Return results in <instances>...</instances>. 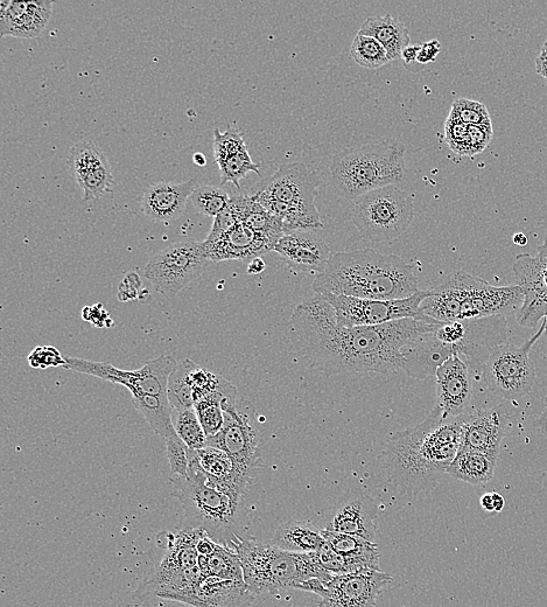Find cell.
<instances>
[{
	"label": "cell",
	"mask_w": 547,
	"mask_h": 607,
	"mask_svg": "<svg viewBox=\"0 0 547 607\" xmlns=\"http://www.w3.org/2000/svg\"><path fill=\"white\" fill-rule=\"evenodd\" d=\"M103 151L93 143L82 142L76 144L68 157V166L73 177L77 180L91 170L108 164Z\"/></svg>",
	"instance_id": "34"
},
{
	"label": "cell",
	"mask_w": 547,
	"mask_h": 607,
	"mask_svg": "<svg viewBox=\"0 0 547 607\" xmlns=\"http://www.w3.org/2000/svg\"><path fill=\"white\" fill-rule=\"evenodd\" d=\"M196 187L198 184L194 179L185 183L160 181L147 186L140 200V211L154 221L177 220L185 212L187 200L192 197Z\"/></svg>",
	"instance_id": "23"
},
{
	"label": "cell",
	"mask_w": 547,
	"mask_h": 607,
	"mask_svg": "<svg viewBox=\"0 0 547 607\" xmlns=\"http://www.w3.org/2000/svg\"><path fill=\"white\" fill-rule=\"evenodd\" d=\"M209 575L233 581H244L240 558L233 548L217 543L215 551L208 557Z\"/></svg>",
	"instance_id": "35"
},
{
	"label": "cell",
	"mask_w": 547,
	"mask_h": 607,
	"mask_svg": "<svg viewBox=\"0 0 547 607\" xmlns=\"http://www.w3.org/2000/svg\"><path fill=\"white\" fill-rule=\"evenodd\" d=\"M290 324L305 341L304 352L311 366L327 375H339L403 371V348L440 323L431 318L404 319L347 329L336 323L333 306L317 293L297 306Z\"/></svg>",
	"instance_id": "1"
},
{
	"label": "cell",
	"mask_w": 547,
	"mask_h": 607,
	"mask_svg": "<svg viewBox=\"0 0 547 607\" xmlns=\"http://www.w3.org/2000/svg\"><path fill=\"white\" fill-rule=\"evenodd\" d=\"M496 462L486 455L473 451H459L448 467V476L474 486H483L494 478Z\"/></svg>",
	"instance_id": "30"
},
{
	"label": "cell",
	"mask_w": 547,
	"mask_h": 607,
	"mask_svg": "<svg viewBox=\"0 0 547 607\" xmlns=\"http://www.w3.org/2000/svg\"><path fill=\"white\" fill-rule=\"evenodd\" d=\"M434 330L423 334L403 348L402 354L405 360L403 371L412 378L425 380L436 376L438 368L457 355L452 347L438 340Z\"/></svg>",
	"instance_id": "25"
},
{
	"label": "cell",
	"mask_w": 547,
	"mask_h": 607,
	"mask_svg": "<svg viewBox=\"0 0 547 607\" xmlns=\"http://www.w3.org/2000/svg\"><path fill=\"white\" fill-rule=\"evenodd\" d=\"M350 55L357 65L367 69H378L390 62L388 52L381 43L371 37L361 36L357 33Z\"/></svg>",
	"instance_id": "33"
},
{
	"label": "cell",
	"mask_w": 547,
	"mask_h": 607,
	"mask_svg": "<svg viewBox=\"0 0 547 607\" xmlns=\"http://www.w3.org/2000/svg\"><path fill=\"white\" fill-rule=\"evenodd\" d=\"M536 425L539 428V430L542 431V434L547 439V396H546L545 408L543 410L542 415L538 417Z\"/></svg>",
	"instance_id": "54"
},
{
	"label": "cell",
	"mask_w": 547,
	"mask_h": 607,
	"mask_svg": "<svg viewBox=\"0 0 547 607\" xmlns=\"http://www.w3.org/2000/svg\"><path fill=\"white\" fill-rule=\"evenodd\" d=\"M207 446L227 453L233 463V493L242 502L261 470L263 458L257 430L238 409L226 413V425L219 435L208 438Z\"/></svg>",
	"instance_id": "10"
},
{
	"label": "cell",
	"mask_w": 547,
	"mask_h": 607,
	"mask_svg": "<svg viewBox=\"0 0 547 607\" xmlns=\"http://www.w3.org/2000/svg\"><path fill=\"white\" fill-rule=\"evenodd\" d=\"M189 469L187 477L171 476L174 495L177 497L186 516L202 528L210 539L231 548L243 521L241 502L230 498L228 494L217 490L208 483L202 471L198 451L188 449Z\"/></svg>",
	"instance_id": "7"
},
{
	"label": "cell",
	"mask_w": 547,
	"mask_h": 607,
	"mask_svg": "<svg viewBox=\"0 0 547 607\" xmlns=\"http://www.w3.org/2000/svg\"><path fill=\"white\" fill-rule=\"evenodd\" d=\"M546 325L547 320L543 319L539 331L522 346L502 344L489 352L480 369L490 392L506 401L521 400L531 392L536 371L529 354L536 341L544 336Z\"/></svg>",
	"instance_id": "9"
},
{
	"label": "cell",
	"mask_w": 547,
	"mask_h": 607,
	"mask_svg": "<svg viewBox=\"0 0 547 607\" xmlns=\"http://www.w3.org/2000/svg\"><path fill=\"white\" fill-rule=\"evenodd\" d=\"M405 146L397 139L343 150L333 157L331 184L341 197L356 200L405 179Z\"/></svg>",
	"instance_id": "6"
},
{
	"label": "cell",
	"mask_w": 547,
	"mask_h": 607,
	"mask_svg": "<svg viewBox=\"0 0 547 607\" xmlns=\"http://www.w3.org/2000/svg\"><path fill=\"white\" fill-rule=\"evenodd\" d=\"M257 597L245 581L209 576L192 599L194 607H249Z\"/></svg>",
	"instance_id": "26"
},
{
	"label": "cell",
	"mask_w": 547,
	"mask_h": 607,
	"mask_svg": "<svg viewBox=\"0 0 547 607\" xmlns=\"http://www.w3.org/2000/svg\"><path fill=\"white\" fill-rule=\"evenodd\" d=\"M265 268H266V264L262 260V257H257V258H255V260L250 261V263L248 265V274L249 275L262 274V272L265 270Z\"/></svg>",
	"instance_id": "50"
},
{
	"label": "cell",
	"mask_w": 547,
	"mask_h": 607,
	"mask_svg": "<svg viewBox=\"0 0 547 607\" xmlns=\"http://www.w3.org/2000/svg\"><path fill=\"white\" fill-rule=\"evenodd\" d=\"M193 160H194V163L199 166H205L207 164L206 157L203 156L202 153H200V152L195 153V155L193 156Z\"/></svg>",
	"instance_id": "57"
},
{
	"label": "cell",
	"mask_w": 547,
	"mask_h": 607,
	"mask_svg": "<svg viewBox=\"0 0 547 607\" xmlns=\"http://www.w3.org/2000/svg\"><path fill=\"white\" fill-rule=\"evenodd\" d=\"M196 451H198L201 469L205 472L208 483L237 501L233 493L234 467L227 453L212 448V446Z\"/></svg>",
	"instance_id": "32"
},
{
	"label": "cell",
	"mask_w": 547,
	"mask_h": 607,
	"mask_svg": "<svg viewBox=\"0 0 547 607\" xmlns=\"http://www.w3.org/2000/svg\"><path fill=\"white\" fill-rule=\"evenodd\" d=\"M217 543L210 539L208 534H205L201 537L198 544H196V550H198L199 556H207L209 557L215 551Z\"/></svg>",
	"instance_id": "49"
},
{
	"label": "cell",
	"mask_w": 547,
	"mask_h": 607,
	"mask_svg": "<svg viewBox=\"0 0 547 607\" xmlns=\"http://www.w3.org/2000/svg\"><path fill=\"white\" fill-rule=\"evenodd\" d=\"M376 501L360 491L350 492L329 509L320 529L328 532L360 536L370 542L377 540Z\"/></svg>",
	"instance_id": "18"
},
{
	"label": "cell",
	"mask_w": 547,
	"mask_h": 607,
	"mask_svg": "<svg viewBox=\"0 0 547 607\" xmlns=\"http://www.w3.org/2000/svg\"><path fill=\"white\" fill-rule=\"evenodd\" d=\"M231 548L240 558L245 583L257 598L296 590L312 578L326 582L334 576L321 567L315 553H291L251 536L237 537Z\"/></svg>",
	"instance_id": "5"
},
{
	"label": "cell",
	"mask_w": 547,
	"mask_h": 607,
	"mask_svg": "<svg viewBox=\"0 0 547 607\" xmlns=\"http://www.w3.org/2000/svg\"><path fill=\"white\" fill-rule=\"evenodd\" d=\"M319 295V293H318ZM429 291L419 290L415 295L397 300H373L322 293L333 306L336 323L341 327L378 326L404 319L425 320L420 309Z\"/></svg>",
	"instance_id": "12"
},
{
	"label": "cell",
	"mask_w": 547,
	"mask_h": 607,
	"mask_svg": "<svg viewBox=\"0 0 547 607\" xmlns=\"http://www.w3.org/2000/svg\"><path fill=\"white\" fill-rule=\"evenodd\" d=\"M132 403L157 435L165 439L177 435L172 421L173 407L168 394L132 397Z\"/></svg>",
	"instance_id": "31"
},
{
	"label": "cell",
	"mask_w": 547,
	"mask_h": 607,
	"mask_svg": "<svg viewBox=\"0 0 547 607\" xmlns=\"http://www.w3.org/2000/svg\"><path fill=\"white\" fill-rule=\"evenodd\" d=\"M175 431L188 449L201 450L207 448L208 437L196 415L195 409L178 411Z\"/></svg>",
	"instance_id": "36"
},
{
	"label": "cell",
	"mask_w": 547,
	"mask_h": 607,
	"mask_svg": "<svg viewBox=\"0 0 547 607\" xmlns=\"http://www.w3.org/2000/svg\"><path fill=\"white\" fill-rule=\"evenodd\" d=\"M469 125L448 115L445 124V139L450 149L459 156L473 157Z\"/></svg>",
	"instance_id": "41"
},
{
	"label": "cell",
	"mask_w": 547,
	"mask_h": 607,
	"mask_svg": "<svg viewBox=\"0 0 547 607\" xmlns=\"http://www.w3.org/2000/svg\"><path fill=\"white\" fill-rule=\"evenodd\" d=\"M415 218L410 194L395 185L380 188L355 200L353 221L363 239L390 242L408 232Z\"/></svg>",
	"instance_id": "8"
},
{
	"label": "cell",
	"mask_w": 547,
	"mask_h": 607,
	"mask_svg": "<svg viewBox=\"0 0 547 607\" xmlns=\"http://www.w3.org/2000/svg\"><path fill=\"white\" fill-rule=\"evenodd\" d=\"M513 269L517 285L521 286L524 295L523 305L516 312L517 323L535 329L542 319L547 320V230L537 256L518 255Z\"/></svg>",
	"instance_id": "15"
},
{
	"label": "cell",
	"mask_w": 547,
	"mask_h": 607,
	"mask_svg": "<svg viewBox=\"0 0 547 607\" xmlns=\"http://www.w3.org/2000/svg\"><path fill=\"white\" fill-rule=\"evenodd\" d=\"M536 71L543 76L547 85V55L538 54L536 59Z\"/></svg>",
	"instance_id": "52"
},
{
	"label": "cell",
	"mask_w": 547,
	"mask_h": 607,
	"mask_svg": "<svg viewBox=\"0 0 547 607\" xmlns=\"http://www.w3.org/2000/svg\"><path fill=\"white\" fill-rule=\"evenodd\" d=\"M429 291L420 309L439 323L506 317L524 302L520 285L494 286L465 271H455Z\"/></svg>",
	"instance_id": "4"
},
{
	"label": "cell",
	"mask_w": 547,
	"mask_h": 607,
	"mask_svg": "<svg viewBox=\"0 0 547 607\" xmlns=\"http://www.w3.org/2000/svg\"><path fill=\"white\" fill-rule=\"evenodd\" d=\"M450 116L457 118V120L469 125V127L471 125H493L487 107L478 101L468 99L455 100L452 103Z\"/></svg>",
	"instance_id": "40"
},
{
	"label": "cell",
	"mask_w": 547,
	"mask_h": 607,
	"mask_svg": "<svg viewBox=\"0 0 547 607\" xmlns=\"http://www.w3.org/2000/svg\"><path fill=\"white\" fill-rule=\"evenodd\" d=\"M437 407L452 418L468 413L473 399V379L467 362L459 355L447 360L436 373Z\"/></svg>",
	"instance_id": "19"
},
{
	"label": "cell",
	"mask_w": 547,
	"mask_h": 607,
	"mask_svg": "<svg viewBox=\"0 0 547 607\" xmlns=\"http://www.w3.org/2000/svg\"><path fill=\"white\" fill-rule=\"evenodd\" d=\"M509 423L510 413L504 403L489 409L468 411L462 415L459 451L479 452L497 463Z\"/></svg>",
	"instance_id": "17"
},
{
	"label": "cell",
	"mask_w": 547,
	"mask_h": 607,
	"mask_svg": "<svg viewBox=\"0 0 547 607\" xmlns=\"http://www.w3.org/2000/svg\"><path fill=\"white\" fill-rule=\"evenodd\" d=\"M473 157L485 151L493 139V125H471L468 128Z\"/></svg>",
	"instance_id": "46"
},
{
	"label": "cell",
	"mask_w": 547,
	"mask_h": 607,
	"mask_svg": "<svg viewBox=\"0 0 547 607\" xmlns=\"http://www.w3.org/2000/svg\"><path fill=\"white\" fill-rule=\"evenodd\" d=\"M67 369L86 375L95 376L130 390L132 397L142 395L168 394V381L178 367V362L171 355H161L147 361L137 371H123L109 362H95L74 357H66Z\"/></svg>",
	"instance_id": "14"
},
{
	"label": "cell",
	"mask_w": 547,
	"mask_h": 607,
	"mask_svg": "<svg viewBox=\"0 0 547 607\" xmlns=\"http://www.w3.org/2000/svg\"><path fill=\"white\" fill-rule=\"evenodd\" d=\"M320 184L318 174L305 164L289 163L280 166L270 178L257 184L251 195H265L301 211L318 212L315 199Z\"/></svg>",
	"instance_id": "16"
},
{
	"label": "cell",
	"mask_w": 547,
	"mask_h": 607,
	"mask_svg": "<svg viewBox=\"0 0 547 607\" xmlns=\"http://www.w3.org/2000/svg\"><path fill=\"white\" fill-rule=\"evenodd\" d=\"M214 158L220 167L222 185L233 183L240 187V181L250 172L261 176L259 165L252 160L242 132L230 124L224 132L214 130Z\"/></svg>",
	"instance_id": "22"
},
{
	"label": "cell",
	"mask_w": 547,
	"mask_h": 607,
	"mask_svg": "<svg viewBox=\"0 0 547 607\" xmlns=\"http://www.w3.org/2000/svg\"><path fill=\"white\" fill-rule=\"evenodd\" d=\"M462 416H446L439 407L429 417L392 437L382 452L389 479L403 493L431 491L458 456Z\"/></svg>",
	"instance_id": "2"
},
{
	"label": "cell",
	"mask_w": 547,
	"mask_h": 607,
	"mask_svg": "<svg viewBox=\"0 0 547 607\" xmlns=\"http://www.w3.org/2000/svg\"><path fill=\"white\" fill-rule=\"evenodd\" d=\"M514 243L518 247H525L528 244V237L523 233H516L514 235Z\"/></svg>",
	"instance_id": "56"
},
{
	"label": "cell",
	"mask_w": 547,
	"mask_h": 607,
	"mask_svg": "<svg viewBox=\"0 0 547 607\" xmlns=\"http://www.w3.org/2000/svg\"><path fill=\"white\" fill-rule=\"evenodd\" d=\"M238 223H241L240 218H238L234 207L229 202V206L219 215L215 216L212 230H210L206 241H203V243L212 244L219 241L223 235L230 232Z\"/></svg>",
	"instance_id": "45"
},
{
	"label": "cell",
	"mask_w": 547,
	"mask_h": 607,
	"mask_svg": "<svg viewBox=\"0 0 547 607\" xmlns=\"http://www.w3.org/2000/svg\"><path fill=\"white\" fill-rule=\"evenodd\" d=\"M276 253L293 270L304 274H322L331 260V249L315 232H292L280 239Z\"/></svg>",
	"instance_id": "20"
},
{
	"label": "cell",
	"mask_w": 547,
	"mask_h": 607,
	"mask_svg": "<svg viewBox=\"0 0 547 607\" xmlns=\"http://www.w3.org/2000/svg\"><path fill=\"white\" fill-rule=\"evenodd\" d=\"M321 534L336 553L346 558L354 572L381 570L377 543L360 536L332 533L324 529H321Z\"/></svg>",
	"instance_id": "27"
},
{
	"label": "cell",
	"mask_w": 547,
	"mask_h": 607,
	"mask_svg": "<svg viewBox=\"0 0 547 607\" xmlns=\"http://www.w3.org/2000/svg\"><path fill=\"white\" fill-rule=\"evenodd\" d=\"M28 364L32 368L46 369L49 367L67 368V360L53 346H40L28 355Z\"/></svg>",
	"instance_id": "44"
},
{
	"label": "cell",
	"mask_w": 547,
	"mask_h": 607,
	"mask_svg": "<svg viewBox=\"0 0 547 607\" xmlns=\"http://www.w3.org/2000/svg\"><path fill=\"white\" fill-rule=\"evenodd\" d=\"M140 288H142V281L137 272H129L119 284L118 288V299L121 302H130L140 297Z\"/></svg>",
	"instance_id": "47"
},
{
	"label": "cell",
	"mask_w": 547,
	"mask_h": 607,
	"mask_svg": "<svg viewBox=\"0 0 547 607\" xmlns=\"http://www.w3.org/2000/svg\"><path fill=\"white\" fill-rule=\"evenodd\" d=\"M76 181L82 188L84 201L100 199L105 193L111 192L114 186V176L109 163L96 167Z\"/></svg>",
	"instance_id": "38"
},
{
	"label": "cell",
	"mask_w": 547,
	"mask_h": 607,
	"mask_svg": "<svg viewBox=\"0 0 547 607\" xmlns=\"http://www.w3.org/2000/svg\"><path fill=\"white\" fill-rule=\"evenodd\" d=\"M394 578L382 570H366L355 574L333 576L329 581L312 578L298 584L296 590L318 595L319 607H376L378 597Z\"/></svg>",
	"instance_id": "13"
},
{
	"label": "cell",
	"mask_w": 547,
	"mask_h": 607,
	"mask_svg": "<svg viewBox=\"0 0 547 607\" xmlns=\"http://www.w3.org/2000/svg\"><path fill=\"white\" fill-rule=\"evenodd\" d=\"M168 463L171 467V476L187 477L189 458L187 445L178 435L165 439Z\"/></svg>",
	"instance_id": "42"
},
{
	"label": "cell",
	"mask_w": 547,
	"mask_h": 607,
	"mask_svg": "<svg viewBox=\"0 0 547 607\" xmlns=\"http://www.w3.org/2000/svg\"><path fill=\"white\" fill-rule=\"evenodd\" d=\"M480 502H481L482 508L485 509L486 512L495 513L494 500H493L492 493H487V494L483 495Z\"/></svg>",
	"instance_id": "53"
},
{
	"label": "cell",
	"mask_w": 547,
	"mask_h": 607,
	"mask_svg": "<svg viewBox=\"0 0 547 607\" xmlns=\"http://www.w3.org/2000/svg\"><path fill=\"white\" fill-rule=\"evenodd\" d=\"M53 2L0 0V36L33 39L40 36L51 19Z\"/></svg>",
	"instance_id": "21"
},
{
	"label": "cell",
	"mask_w": 547,
	"mask_h": 607,
	"mask_svg": "<svg viewBox=\"0 0 547 607\" xmlns=\"http://www.w3.org/2000/svg\"><path fill=\"white\" fill-rule=\"evenodd\" d=\"M313 290L361 299L397 300L419 291L411 265L395 255L373 249L336 253L327 269L315 278Z\"/></svg>",
	"instance_id": "3"
},
{
	"label": "cell",
	"mask_w": 547,
	"mask_h": 607,
	"mask_svg": "<svg viewBox=\"0 0 547 607\" xmlns=\"http://www.w3.org/2000/svg\"><path fill=\"white\" fill-rule=\"evenodd\" d=\"M210 262L252 261L270 253L276 243L251 228L238 223L236 227L223 235L219 241L205 244Z\"/></svg>",
	"instance_id": "24"
},
{
	"label": "cell",
	"mask_w": 547,
	"mask_h": 607,
	"mask_svg": "<svg viewBox=\"0 0 547 607\" xmlns=\"http://www.w3.org/2000/svg\"><path fill=\"white\" fill-rule=\"evenodd\" d=\"M209 262L203 242L181 240L154 255L144 268V277L154 290L172 298L199 278Z\"/></svg>",
	"instance_id": "11"
},
{
	"label": "cell",
	"mask_w": 547,
	"mask_h": 607,
	"mask_svg": "<svg viewBox=\"0 0 547 607\" xmlns=\"http://www.w3.org/2000/svg\"><path fill=\"white\" fill-rule=\"evenodd\" d=\"M440 51L441 45L438 40L429 41V43L420 46L417 62L420 65L431 64V62L436 61Z\"/></svg>",
	"instance_id": "48"
},
{
	"label": "cell",
	"mask_w": 547,
	"mask_h": 607,
	"mask_svg": "<svg viewBox=\"0 0 547 607\" xmlns=\"http://www.w3.org/2000/svg\"><path fill=\"white\" fill-rule=\"evenodd\" d=\"M230 195L215 186H198L192 194L193 206L202 215L215 218L229 206Z\"/></svg>",
	"instance_id": "37"
},
{
	"label": "cell",
	"mask_w": 547,
	"mask_h": 607,
	"mask_svg": "<svg viewBox=\"0 0 547 607\" xmlns=\"http://www.w3.org/2000/svg\"><path fill=\"white\" fill-rule=\"evenodd\" d=\"M419 51L420 46L406 47L402 53V59L405 61V64L409 65L410 62L417 61Z\"/></svg>",
	"instance_id": "51"
},
{
	"label": "cell",
	"mask_w": 547,
	"mask_h": 607,
	"mask_svg": "<svg viewBox=\"0 0 547 607\" xmlns=\"http://www.w3.org/2000/svg\"><path fill=\"white\" fill-rule=\"evenodd\" d=\"M492 495L494 500L495 513H501L503 511L504 505H506V501H504V498L500 493L494 492L492 493Z\"/></svg>",
	"instance_id": "55"
},
{
	"label": "cell",
	"mask_w": 547,
	"mask_h": 607,
	"mask_svg": "<svg viewBox=\"0 0 547 607\" xmlns=\"http://www.w3.org/2000/svg\"><path fill=\"white\" fill-rule=\"evenodd\" d=\"M270 543L291 553L311 554L318 553L326 541L321 529L312 523L289 520L277 528Z\"/></svg>",
	"instance_id": "29"
},
{
	"label": "cell",
	"mask_w": 547,
	"mask_h": 607,
	"mask_svg": "<svg viewBox=\"0 0 547 607\" xmlns=\"http://www.w3.org/2000/svg\"><path fill=\"white\" fill-rule=\"evenodd\" d=\"M539 54L547 55V39L545 40V43L542 46V50H541V52H539Z\"/></svg>",
	"instance_id": "58"
},
{
	"label": "cell",
	"mask_w": 547,
	"mask_h": 607,
	"mask_svg": "<svg viewBox=\"0 0 547 607\" xmlns=\"http://www.w3.org/2000/svg\"><path fill=\"white\" fill-rule=\"evenodd\" d=\"M361 36L371 37L381 43L390 61L402 59V53L410 45L408 26L390 15L367 18L359 31Z\"/></svg>",
	"instance_id": "28"
},
{
	"label": "cell",
	"mask_w": 547,
	"mask_h": 607,
	"mask_svg": "<svg viewBox=\"0 0 547 607\" xmlns=\"http://www.w3.org/2000/svg\"><path fill=\"white\" fill-rule=\"evenodd\" d=\"M168 399L173 409L182 411L193 409L195 406L194 394L186 379L184 364H179L168 381Z\"/></svg>",
	"instance_id": "39"
},
{
	"label": "cell",
	"mask_w": 547,
	"mask_h": 607,
	"mask_svg": "<svg viewBox=\"0 0 547 607\" xmlns=\"http://www.w3.org/2000/svg\"><path fill=\"white\" fill-rule=\"evenodd\" d=\"M315 555H317L321 567L327 570L329 574L334 576L355 574L352 565L349 564L346 558L336 553L327 542Z\"/></svg>",
	"instance_id": "43"
}]
</instances>
